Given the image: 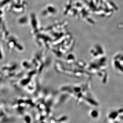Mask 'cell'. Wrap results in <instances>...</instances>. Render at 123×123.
I'll use <instances>...</instances> for the list:
<instances>
[{
	"mask_svg": "<svg viewBox=\"0 0 123 123\" xmlns=\"http://www.w3.org/2000/svg\"><path fill=\"white\" fill-rule=\"evenodd\" d=\"M116 57H117L116 60H117L118 63L116 64V69L118 72L120 73L123 74V51L118 52Z\"/></svg>",
	"mask_w": 123,
	"mask_h": 123,
	"instance_id": "6da1fadb",
	"label": "cell"
}]
</instances>
